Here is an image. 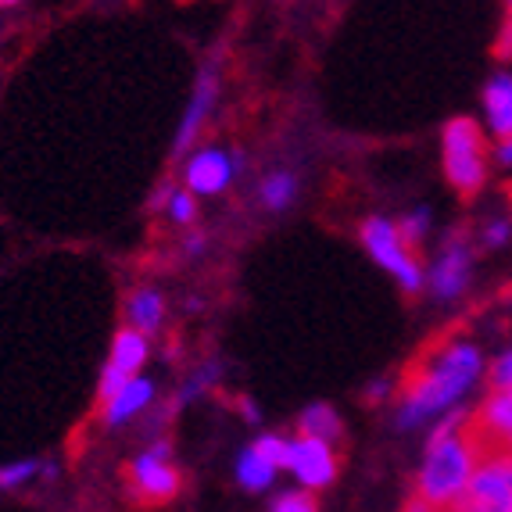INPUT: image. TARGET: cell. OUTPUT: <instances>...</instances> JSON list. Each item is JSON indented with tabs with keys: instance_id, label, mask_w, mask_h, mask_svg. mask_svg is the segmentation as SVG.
I'll list each match as a JSON object with an SVG mask.
<instances>
[{
	"instance_id": "6da1fadb",
	"label": "cell",
	"mask_w": 512,
	"mask_h": 512,
	"mask_svg": "<svg viewBox=\"0 0 512 512\" xmlns=\"http://www.w3.org/2000/svg\"><path fill=\"white\" fill-rule=\"evenodd\" d=\"M484 359L466 341H444L427 348V355L405 373L402 384V427H416L419 419L448 409L477 384Z\"/></svg>"
},
{
	"instance_id": "7a4b0ae2",
	"label": "cell",
	"mask_w": 512,
	"mask_h": 512,
	"mask_svg": "<svg viewBox=\"0 0 512 512\" xmlns=\"http://www.w3.org/2000/svg\"><path fill=\"white\" fill-rule=\"evenodd\" d=\"M480 466V452L466 430V416H448L430 437V452L423 470H419V491L416 498L427 502L434 512H444L455 498L466 491Z\"/></svg>"
},
{
	"instance_id": "3957f363",
	"label": "cell",
	"mask_w": 512,
	"mask_h": 512,
	"mask_svg": "<svg viewBox=\"0 0 512 512\" xmlns=\"http://www.w3.org/2000/svg\"><path fill=\"white\" fill-rule=\"evenodd\" d=\"M444 172L459 194L473 197L487 180V144L484 129L473 119H452L441 133Z\"/></svg>"
},
{
	"instance_id": "277c9868",
	"label": "cell",
	"mask_w": 512,
	"mask_h": 512,
	"mask_svg": "<svg viewBox=\"0 0 512 512\" xmlns=\"http://www.w3.org/2000/svg\"><path fill=\"white\" fill-rule=\"evenodd\" d=\"M362 244L373 255V262L384 265L409 294H416L423 287V269H419V262L412 258V248L402 240V233H398V226L391 219L376 215V219L362 222Z\"/></svg>"
},
{
	"instance_id": "5b68a950",
	"label": "cell",
	"mask_w": 512,
	"mask_h": 512,
	"mask_svg": "<svg viewBox=\"0 0 512 512\" xmlns=\"http://www.w3.org/2000/svg\"><path fill=\"white\" fill-rule=\"evenodd\" d=\"M480 462L487 459H512V391H495L466 419Z\"/></svg>"
},
{
	"instance_id": "8992f818",
	"label": "cell",
	"mask_w": 512,
	"mask_h": 512,
	"mask_svg": "<svg viewBox=\"0 0 512 512\" xmlns=\"http://www.w3.org/2000/svg\"><path fill=\"white\" fill-rule=\"evenodd\" d=\"M512 459H487L444 512H512Z\"/></svg>"
},
{
	"instance_id": "52a82bcc",
	"label": "cell",
	"mask_w": 512,
	"mask_h": 512,
	"mask_svg": "<svg viewBox=\"0 0 512 512\" xmlns=\"http://www.w3.org/2000/svg\"><path fill=\"white\" fill-rule=\"evenodd\" d=\"M165 444H158L154 452L140 455L126 470V487L137 505H165L180 491V470L165 459Z\"/></svg>"
},
{
	"instance_id": "ba28073f",
	"label": "cell",
	"mask_w": 512,
	"mask_h": 512,
	"mask_svg": "<svg viewBox=\"0 0 512 512\" xmlns=\"http://www.w3.org/2000/svg\"><path fill=\"white\" fill-rule=\"evenodd\" d=\"M147 359V337L137 330H122L115 333V344H111V359L104 366V376H101V402H108L111 394L119 391L122 384L133 380L140 366Z\"/></svg>"
},
{
	"instance_id": "9c48e42d",
	"label": "cell",
	"mask_w": 512,
	"mask_h": 512,
	"mask_svg": "<svg viewBox=\"0 0 512 512\" xmlns=\"http://www.w3.org/2000/svg\"><path fill=\"white\" fill-rule=\"evenodd\" d=\"M287 466H291L294 477H298L305 487H326V484H333V477H337V455H333V444L316 441V437L291 441Z\"/></svg>"
},
{
	"instance_id": "30bf717a",
	"label": "cell",
	"mask_w": 512,
	"mask_h": 512,
	"mask_svg": "<svg viewBox=\"0 0 512 512\" xmlns=\"http://www.w3.org/2000/svg\"><path fill=\"white\" fill-rule=\"evenodd\" d=\"M470 248H466V240L455 237L448 248L441 251V258L434 262V269H430V291L437 294V298H459L462 291H466V283H470Z\"/></svg>"
},
{
	"instance_id": "8fae6325",
	"label": "cell",
	"mask_w": 512,
	"mask_h": 512,
	"mask_svg": "<svg viewBox=\"0 0 512 512\" xmlns=\"http://www.w3.org/2000/svg\"><path fill=\"white\" fill-rule=\"evenodd\" d=\"M183 176H187V190L194 197L219 194L233 180V162L222 151H215V147H201V151H194L187 158V172Z\"/></svg>"
},
{
	"instance_id": "7c38bea8",
	"label": "cell",
	"mask_w": 512,
	"mask_h": 512,
	"mask_svg": "<svg viewBox=\"0 0 512 512\" xmlns=\"http://www.w3.org/2000/svg\"><path fill=\"white\" fill-rule=\"evenodd\" d=\"M212 104H215V72L205 69L201 76H197L194 97H190L187 115H183V122H180V133H176V154H183L197 140L201 126L208 122V111H212Z\"/></svg>"
},
{
	"instance_id": "4fadbf2b",
	"label": "cell",
	"mask_w": 512,
	"mask_h": 512,
	"mask_svg": "<svg viewBox=\"0 0 512 512\" xmlns=\"http://www.w3.org/2000/svg\"><path fill=\"white\" fill-rule=\"evenodd\" d=\"M151 394H154L151 380H140V376H133L129 384H122L119 391L111 394L108 402H101L104 423H108V427H115V423H126L129 416H137V412L151 402Z\"/></svg>"
},
{
	"instance_id": "5bb4252c",
	"label": "cell",
	"mask_w": 512,
	"mask_h": 512,
	"mask_svg": "<svg viewBox=\"0 0 512 512\" xmlns=\"http://www.w3.org/2000/svg\"><path fill=\"white\" fill-rule=\"evenodd\" d=\"M487 126L498 140L512 137V76H495L484 90Z\"/></svg>"
},
{
	"instance_id": "9a60e30c",
	"label": "cell",
	"mask_w": 512,
	"mask_h": 512,
	"mask_svg": "<svg viewBox=\"0 0 512 512\" xmlns=\"http://www.w3.org/2000/svg\"><path fill=\"white\" fill-rule=\"evenodd\" d=\"M126 319H129V330L151 337V333H158V326L165 323V298L158 291H151V287H140V291L129 294Z\"/></svg>"
},
{
	"instance_id": "2e32d148",
	"label": "cell",
	"mask_w": 512,
	"mask_h": 512,
	"mask_svg": "<svg viewBox=\"0 0 512 512\" xmlns=\"http://www.w3.org/2000/svg\"><path fill=\"white\" fill-rule=\"evenodd\" d=\"M301 437H316V441L333 444L341 437V419H337V412L330 405H312L301 416Z\"/></svg>"
},
{
	"instance_id": "e0dca14e",
	"label": "cell",
	"mask_w": 512,
	"mask_h": 512,
	"mask_svg": "<svg viewBox=\"0 0 512 512\" xmlns=\"http://www.w3.org/2000/svg\"><path fill=\"white\" fill-rule=\"evenodd\" d=\"M273 473H276V466L269 459H262L258 455V448L251 444L248 452L240 455V462H237V477H240V484L244 487H251V491H262L269 480H273Z\"/></svg>"
},
{
	"instance_id": "ac0fdd59",
	"label": "cell",
	"mask_w": 512,
	"mask_h": 512,
	"mask_svg": "<svg viewBox=\"0 0 512 512\" xmlns=\"http://www.w3.org/2000/svg\"><path fill=\"white\" fill-rule=\"evenodd\" d=\"M294 190H298V183H294L291 172H273V176H265V183H262L265 208H273V212L287 208L294 201Z\"/></svg>"
},
{
	"instance_id": "d6986e66",
	"label": "cell",
	"mask_w": 512,
	"mask_h": 512,
	"mask_svg": "<svg viewBox=\"0 0 512 512\" xmlns=\"http://www.w3.org/2000/svg\"><path fill=\"white\" fill-rule=\"evenodd\" d=\"M165 212H169V219L172 222H194V215H197V201H194V194L190 190H172V197H169V205H165Z\"/></svg>"
},
{
	"instance_id": "ffe728a7",
	"label": "cell",
	"mask_w": 512,
	"mask_h": 512,
	"mask_svg": "<svg viewBox=\"0 0 512 512\" xmlns=\"http://www.w3.org/2000/svg\"><path fill=\"white\" fill-rule=\"evenodd\" d=\"M427 226H430V212H423V208H419V212L405 215L402 226H398V233H402V240L412 248V244H419V240L427 237Z\"/></svg>"
},
{
	"instance_id": "44dd1931",
	"label": "cell",
	"mask_w": 512,
	"mask_h": 512,
	"mask_svg": "<svg viewBox=\"0 0 512 512\" xmlns=\"http://www.w3.org/2000/svg\"><path fill=\"white\" fill-rule=\"evenodd\" d=\"M258 455L262 459H269L280 470V466H287V452H291V441H280V437H262V441L255 444Z\"/></svg>"
},
{
	"instance_id": "7402d4cb",
	"label": "cell",
	"mask_w": 512,
	"mask_h": 512,
	"mask_svg": "<svg viewBox=\"0 0 512 512\" xmlns=\"http://www.w3.org/2000/svg\"><path fill=\"white\" fill-rule=\"evenodd\" d=\"M491 384H495V391H512V348L491 366Z\"/></svg>"
},
{
	"instance_id": "603a6c76",
	"label": "cell",
	"mask_w": 512,
	"mask_h": 512,
	"mask_svg": "<svg viewBox=\"0 0 512 512\" xmlns=\"http://www.w3.org/2000/svg\"><path fill=\"white\" fill-rule=\"evenodd\" d=\"M509 237H512V222H505V219H491V222H487V230H484V244H487V248H502Z\"/></svg>"
},
{
	"instance_id": "cb8c5ba5",
	"label": "cell",
	"mask_w": 512,
	"mask_h": 512,
	"mask_svg": "<svg viewBox=\"0 0 512 512\" xmlns=\"http://www.w3.org/2000/svg\"><path fill=\"white\" fill-rule=\"evenodd\" d=\"M273 512H316V502L308 495H283L280 502L273 505Z\"/></svg>"
},
{
	"instance_id": "d4e9b609",
	"label": "cell",
	"mask_w": 512,
	"mask_h": 512,
	"mask_svg": "<svg viewBox=\"0 0 512 512\" xmlns=\"http://www.w3.org/2000/svg\"><path fill=\"white\" fill-rule=\"evenodd\" d=\"M33 462H18V466H8V470H0V487H11V484H18V480H26V477H33Z\"/></svg>"
},
{
	"instance_id": "484cf974",
	"label": "cell",
	"mask_w": 512,
	"mask_h": 512,
	"mask_svg": "<svg viewBox=\"0 0 512 512\" xmlns=\"http://www.w3.org/2000/svg\"><path fill=\"white\" fill-rule=\"evenodd\" d=\"M498 162H502V165H509V169H512V137H509V140H502V144H498Z\"/></svg>"
},
{
	"instance_id": "4316f807",
	"label": "cell",
	"mask_w": 512,
	"mask_h": 512,
	"mask_svg": "<svg viewBox=\"0 0 512 512\" xmlns=\"http://www.w3.org/2000/svg\"><path fill=\"white\" fill-rule=\"evenodd\" d=\"M8 4H18V0H0V8H8Z\"/></svg>"
},
{
	"instance_id": "83f0119b",
	"label": "cell",
	"mask_w": 512,
	"mask_h": 512,
	"mask_svg": "<svg viewBox=\"0 0 512 512\" xmlns=\"http://www.w3.org/2000/svg\"><path fill=\"white\" fill-rule=\"evenodd\" d=\"M509 470H512V462H509Z\"/></svg>"
}]
</instances>
